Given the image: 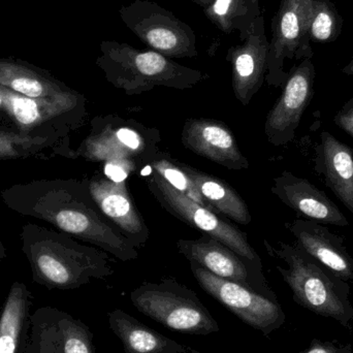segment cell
Masks as SVG:
<instances>
[{
	"mask_svg": "<svg viewBox=\"0 0 353 353\" xmlns=\"http://www.w3.org/2000/svg\"><path fill=\"white\" fill-rule=\"evenodd\" d=\"M16 213L51 224L59 232L93 245L119 261L138 259V248L101 213L88 179H53L18 183L0 193Z\"/></svg>",
	"mask_w": 353,
	"mask_h": 353,
	"instance_id": "1",
	"label": "cell"
},
{
	"mask_svg": "<svg viewBox=\"0 0 353 353\" xmlns=\"http://www.w3.org/2000/svg\"><path fill=\"white\" fill-rule=\"evenodd\" d=\"M0 124L2 126H8V118L6 115V105H4L3 97H2L1 93H0Z\"/></svg>",
	"mask_w": 353,
	"mask_h": 353,
	"instance_id": "30",
	"label": "cell"
},
{
	"mask_svg": "<svg viewBox=\"0 0 353 353\" xmlns=\"http://www.w3.org/2000/svg\"><path fill=\"white\" fill-rule=\"evenodd\" d=\"M296 238V247L325 265L336 275L352 277L353 259L344 244V239L333 234L325 224L307 219L285 223Z\"/></svg>",
	"mask_w": 353,
	"mask_h": 353,
	"instance_id": "18",
	"label": "cell"
},
{
	"mask_svg": "<svg viewBox=\"0 0 353 353\" xmlns=\"http://www.w3.org/2000/svg\"><path fill=\"white\" fill-rule=\"evenodd\" d=\"M150 168L157 175L161 176L165 182L169 183L173 188L179 192L188 196L192 201H196L199 205H203L211 211L217 212L212 208L201 196V193L195 187L194 183L191 181L188 175L181 169L175 159H172L171 155L159 150L152 159L146 163H142Z\"/></svg>",
	"mask_w": 353,
	"mask_h": 353,
	"instance_id": "27",
	"label": "cell"
},
{
	"mask_svg": "<svg viewBox=\"0 0 353 353\" xmlns=\"http://www.w3.org/2000/svg\"><path fill=\"white\" fill-rule=\"evenodd\" d=\"M99 49L101 55L97 65L110 84L128 97L148 92L155 87L187 90L209 79L205 72L181 65L153 50L137 49L116 41H103Z\"/></svg>",
	"mask_w": 353,
	"mask_h": 353,
	"instance_id": "3",
	"label": "cell"
},
{
	"mask_svg": "<svg viewBox=\"0 0 353 353\" xmlns=\"http://www.w3.org/2000/svg\"><path fill=\"white\" fill-rule=\"evenodd\" d=\"M0 86L33 99L53 97L72 89L48 70L12 57L0 58Z\"/></svg>",
	"mask_w": 353,
	"mask_h": 353,
	"instance_id": "22",
	"label": "cell"
},
{
	"mask_svg": "<svg viewBox=\"0 0 353 353\" xmlns=\"http://www.w3.org/2000/svg\"><path fill=\"white\" fill-rule=\"evenodd\" d=\"M315 173L353 215V150L329 132H323L314 147Z\"/></svg>",
	"mask_w": 353,
	"mask_h": 353,
	"instance_id": "19",
	"label": "cell"
},
{
	"mask_svg": "<svg viewBox=\"0 0 353 353\" xmlns=\"http://www.w3.org/2000/svg\"><path fill=\"white\" fill-rule=\"evenodd\" d=\"M138 171L151 194L165 211L191 228L217 239L257 271L263 272L261 257L249 244L245 232L222 219L215 212L179 192L144 163L139 165Z\"/></svg>",
	"mask_w": 353,
	"mask_h": 353,
	"instance_id": "6",
	"label": "cell"
},
{
	"mask_svg": "<svg viewBox=\"0 0 353 353\" xmlns=\"http://www.w3.org/2000/svg\"><path fill=\"white\" fill-rule=\"evenodd\" d=\"M270 41L261 14L241 45L228 49L226 60L232 64V86L236 99L248 105L265 81Z\"/></svg>",
	"mask_w": 353,
	"mask_h": 353,
	"instance_id": "14",
	"label": "cell"
},
{
	"mask_svg": "<svg viewBox=\"0 0 353 353\" xmlns=\"http://www.w3.org/2000/svg\"><path fill=\"white\" fill-rule=\"evenodd\" d=\"M181 169L188 175L201 196L214 208L217 213L240 224H249L252 221L250 212L244 199L228 183L217 176L209 175L194 168L176 161Z\"/></svg>",
	"mask_w": 353,
	"mask_h": 353,
	"instance_id": "24",
	"label": "cell"
},
{
	"mask_svg": "<svg viewBox=\"0 0 353 353\" xmlns=\"http://www.w3.org/2000/svg\"><path fill=\"white\" fill-rule=\"evenodd\" d=\"M24 353H97L88 325L65 311L43 306L31 313Z\"/></svg>",
	"mask_w": 353,
	"mask_h": 353,
	"instance_id": "12",
	"label": "cell"
},
{
	"mask_svg": "<svg viewBox=\"0 0 353 353\" xmlns=\"http://www.w3.org/2000/svg\"><path fill=\"white\" fill-rule=\"evenodd\" d=\"M89 190L101 213L137 247L149 239L148 226L130 196L126 181L110 180L107 176L88 179Z\"/></svg>",
	"mask_w": 353,
	"mask_h": 353,
	"instance_id": "16",
	"label": "cell"
},
{
	"mask_svg": "<svg viewBox=\"0 0 353 353\" xmlns=\"http://www.w3.org/2000/svg\"><path fill=\"white\" fill-rule=\"evenodd\" d=\"M140 163L132 159H116L105 161L103 172L105 176L113 181H126L130 174L139 170Z\"/></svg>",
	"mask_w": 353,
	"mask_h": 353,
	"instance_id": "28",
	"label": "cell"
},
{
	"mask_svg": "<svg viewBox=\"0 0 353 353\" xmlns=\"http://www.w3.org/2000/svg\"><path fill=\"white\" fill-rule=\"evenodd\" d=\"M312 0H281L272 21V39L268 55L265 82L282 87L288 77L286 59H312L314 52L309 37V18Z\"/></svg>",
	"mask_w": 353,
	"mask_h": 353,
	"instance_id": "9",
	"label": "cell"
},
{
	"mask_svg": "<svg viewBox=\"0 0 353 353\" xmlns=\"http://www.w3.org/2000/svg\"><path fill=\"white\" fill-rule=\"evenodd\" d=\"M334 122L353 140V97L344 103L334 117Z\"/></svg>",
	"mask_w": 353,
	"mask_h": 353,
	"instance_id": "29",
	"label": "cell"
},
{
	"mask_svg": "<svg viewBox=\"0 0 353 353\" xmlns=\"http://www.w3.org/2000/svg\"><path fill=\"white\" fill-rule=\"evenodd\" d=\"M189 263L199 286L243 323L265 335L281 323V311L271 299L236 282L222 279L197 263Z\"/></svg>",
	"mask_w": 353,
	"mask_h": 353,
	"instance_id": "10",
	"label": "cell"
},
{
	"mask_svg": "<svg viewBox=\"0 0 353 353\" xmlns=\"http://www.w3.org/2000/svg\"><path fill=\"white\" fill-rule=\"evenodd\" d=\"M33 296L26 284L14 281L0 310V353H24L30 331Z\"/></svg>",
	"mask_w": 353,
	"mask_h": 353,
	"instance_id": "21",
	"label": "cell"
},
{
	"mask_svg": "<svg viewBox=\"0 0 353 353\" xmlns=\"http://www.w3.org/2000/svg\"><path fill=\"white\" fill-rule=\"evenodd\" d=\"M342 72L344 74H347V76H353V57L352 59L350 60V63L347 65L344 66L343 70H342Z\"/></svg>",
	"mask_w": 353,
	"mask_h": 353,
	"instance_id": "32",
	"label": "cell"
},
{
	"mask_svg": "<svg viewBox=\"0 0 353 353\" xmlns=\"http://www.w3.org/2000/svg\"><path fill=\"white\" fill-rule=\"evenodd\" d=\"M119 16L125 26L153 51L169 58L199 56L193 29L157 2L134 0L121 6Z\"/></svg>",
	"mask_w": 353,
	"mask_h": 353,
	"instance_id": "8",
	"label": "cell"
},
{
	"mask_svg": "<svg viewBox=\"0 0 353 353\" xmlns=\"http://www.w3.org/2000/svg\"><path fill=\"white\" fill-rule=\"evenodd\" d=\"M203 14L224 34L239 31V39L245 41L261 16L259 0H214Z\"/></svg>",
	"mask_w": 353,
	"mask_h": 353,
	"instance_id": "25",
	"label": "cell"
},
{
	"mask_svg": "<svg viewBox=\"0 0 353 353\" xmlns=\"http://www.w3.org/2000/svg\"><path fill=\"white\" fill-rule=\"evenodd\" d=\"M183 146L232 171L249 169V161L241 152L236 137L223 122L207 118H191L183 126Z\"/></svg>",
	"mask_w": 353,
	"mask_h": 353,
	"instance_id": "15",
	"label": "cell"
},
{
	"mask_svg": "<svg viewBox=\"0 0 353 353\" xmlns=\"http://www.w3.org/2000/svg\"><path fill=\"white\" fill-rule=\"evenodd\" d=\"M191 1L196 3L197 6H201V8L203 10V8H208V6H209L210 4L214 1V0H191Z\"/></svg>",
	"mask_w": 353,
	"mask_h": 353,
	"instance_id": "33",
	"label": "cell"
},
{
	"mask_svg": "<svg viewBox=\"0 0 353 353\" xmlns=\"http://www.w3.org/2000/svg\"><path fill=\"white\" fill-rule=\"evenodd\" d=\"M110 329L123 345L124 353H201L147 327L121 309L108 314Z\"/></svg>",
	"mask_w": 353,
	"mask_h": 353,
	"instance_id": "20",
	"label": "cell"
},
{
	"mask_svg": "<svg viewBox=\"0 0 353 353\" xmlns=\"http://www.w3.org/2000/svg\"><path fill=\"white\" fill-rule=\"evenodd\" d=\"M343 19L331 0H312L309 18L310 41L333 43L341 34Z\"/></svg>",
	"mask_w": 353,
	"mask_h": 353,
	"instance_id": "26",
	"label": "cell"
},
{
	"mask_svg": "<svg viewBox=\"0 0 353 353\" xmlns=\"http://www.w3.org/2000/svg\"><path fill=\"white\" fill-rule=\"evenodd\" d=\"M176 248L189 263H197L222 279L236 282L271 300L273 298L263 272L257 271L214 236L203 234L195 240L180 239L176 241Z\"/></svg>",
	"mask_w": 353,
	"mask_h": 353,
	"instance_id": "13",
	"label": "cell"
},
{
	"mask_svg": "<svg viewBox=\"0 0 353 353\" xmlns=\"http://www.w3.org/2000/svg\"><path fill=\"white\" fill-rule=\"evenodd\" d=\"M8 128L32 137L70 140V134L86 121L87 99L82 93L68 92L47 97H27L0 86Z\"/></svg>",
	"mask_w": 353,
	"mask_h": 353,
	"instance_id": "4",
	"label": "cell"
},
{
	"mask_svg": "<svg viewBox=\"0 0 353 353\" xmlns=\"http://www.w3.org/2000/svg\"><path fill=\"white\" fill-rule=\"evenodd\" d=\"M272 193L307 220L327 225L350 226V221L325 191L307 179L284 171L273 181Z\"/></svg>",
	"mask_w": 353,
	"mask_h": 353,
	"instance_id": "17",
	"label": "cell"
},
{
	"mask_svg": "<svg viewBox=\"0 0 353 353\" xmlns=\"http://www.w3.org/2000/svg\"><path fill=\"white\" fill-rule=\"evenodd\" d=\"M130 300L139 312L176 333L207 336L220 331L197 294L174 278L145 282L132 290Z\"/></svg>",
	"mask_w": 353,
	"mask_h": 353,
	"instance_id": "5",
	"label": "cell"
},
{
	"mask_svg": "<svg viewBox=\"0 0 353 353\" xmlns=\"http://www.w3.org/2000/svg\"><path fill=\"white\" fill-rule=\"evenodd\" d=\"M57 157L77 159L76 150L70 148V140L27 136L14 128L0 125V161H50Z\"/></svg>",
	"mask_w": 353,
	"mask_h": 353,
	"instance_id": "23",
	"label": "cell"
},
{
	"mask_svg": "<svg viewBox=\"0 0 353 353\" xmlns=\"http://www.w3.org/2000/svg\"><path fill=\"white\" fill-rule=\"evenodd\" d=\"M6 257H8V251H6V246H4L3 242L0 238V267H1L2 263L6 261Z\"/></svg>",
	"mask_w": 353,
	"mask_h": 353,
	"instance_id": "31",
	"label": "cell"
},
{
	"mask_svg": "<svg viewBox=\"0 0 353 353\" xmlns=\"http://www.w3.org/2000/svg\"><path fill=\"white\" fill-rule=\"evenodd\" d=\"M20 238L33 282L48 290H77L115 273L112 255L64 232L28 223Z\"/></svg>",
	"mask_w": 353,
	"mask_h": 353,
	"instance_id": "2",
	"label": "cell"
},
{
	"mask_svg": "<svg viewBox=\"0 0 353 353\" xmlns=\"http://www.w3.org/2000/svg\"><path fill=\"white\" fill-rule=\"evenodd\" d=\"M90 124V134L76 150L77 159L91 163L132 159L142 163L159 151V130L136 120L115 115L99 116Z\"/></svg>",
	"mask_w": 353,
	"mask_h": 353,
	"instance_id": "7",
	"label": "cell"
},
{
	"mask_svg": "<svg viewBox=\"0 0 353 353\" xmlns=\"http://www.w3.org/2000/svg\"><path fill=\"white\" fill-rule=\"evenodd\" d=\"M315 66L303 59L288 72L281 95L267 116L265 134L270 144L285 146L294 141L303 115L314 97Z\"/></svg>",
	"mask_w": 353,
	"mask_h": 353,
	"instance_id": "11",
	"label": "cell"
},
{
	"mask_svg": "<svg viewBox=\"0 0 353 353\" xmlns=\"http://www.w3.org/2000/svg\"><path fill=\"white\" fill-rule=\"evenodd\" d=\"M308 353H327L325 350H321V348H316V350H311L310 352Z\"/></svg>",
	"mask_w": 353,
	"mask_h": 353,
	"instance_id": "34",
	"label": "cell"
}]
</instances>
